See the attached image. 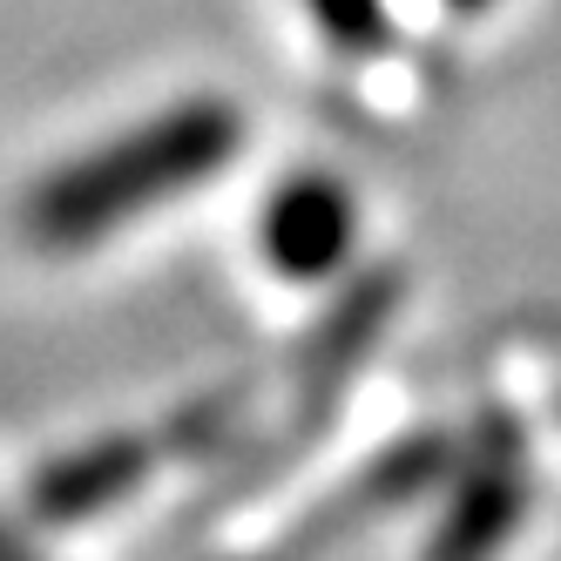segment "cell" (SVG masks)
<instances>
[{"instance_id":"5b68a950","label":"cell","mask_w":561,"mask_h":561,"mask_svg":"<svg viewBox=\"0 0 561 561\" xmlns=\"http://www.w3.org/2000/svg\"><path fill=\"white\" fill-rule=\"evenodd\" d=\"M305 14L339 55H373L386 48V0H305Z\"/></svg>"},{"instance_id":"277c9868","label":"cell","mask_w":561,"mask_h":561,"mask_svg":"<svg viewBox=\"0 0 561 561\" xmlns=\"http://www.w3.org/2000/svg\"><path fill=\"white\" fill-rule=\"evenodd\" d=\"M142 473H149L142 439H129V433L89 439V447H75V454L42 467V480H34V514L42 520H89V514L115 507L129 488H142Z\"/></svg>"},{"instance_id":"8992f818","label":"cell","mask_w":561,"mask_h":561,"mask_svg":"<svg viewBox=\"0 0 561 561\" xmlns=\"http://www.w3.org/2000/svg\"><path fill=\"white\" fill-rule=\"evenodd\" d=\"M0 561H42V554H34V548L8 528V520H0Z\"/></svg>"},{"instance_id":"6da1fadb","label":"cell","mask_w":561,"mask_h":561,"mask_svg":"<svg viewBox=\"0 0 561 561\" xmlns=\"http://www.w3.org/2000/svg\"><path fill=\"white\" fill-rule=\"evenodd\" d=\"M237 149H244V115L224 95H190L163 115H149V123L95 142L89 156H75V163L48 170L27 190L21 224L42 251L102 244L108 230L149 217L156 204H170V196L204 190Z\"/></svg>"},{"instance_id":"7a4b0ae2","label":"cell","mask_w":561,"mask_h":561,"mask_svg":"<svg viewBox=\"0 0 561 561\" xmlns=\"http://www.w3.org/2000/svg\"><path fill=\"white\" fill-rule=\"evenodd\" d=\"M358 244V204L339 176H285L264 196V217H257V251L277 277L291 285H318L332 277Z\"/></svg>"},{"instance_id":"52a82bcc","label":"cell","mask_w":561,"mask_h":561,"mask_svg":"<svg viewBox=\"0 0 561 561\" xmlns=\"http://www.w3.org/2000/svg\"><path fill=\"white\" fill-rule=\"evenodd\" d=\"M439 8H454V14H480V8H494V0H439Z\"/></svg>"},{"instance_id":"3957f363","label":"cell","mask_w":561,"mask_h":561,"mask_svg":"<svg viewBox=\"0 0 561 561\" xmlns=\"http://www.w3.org/2000/svg\"><path fill=\"white\" fill-rule=\"evenodd\" d=\"M520 501H528V480H520L514 439H507V447H488L460 473V488L447 501V520H439L426 561H494L514 541Z\"/></svg>"}]
</instances>
